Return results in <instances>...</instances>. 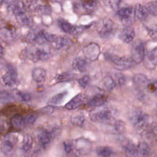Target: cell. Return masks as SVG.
Listing matches in <instances>:
<instances>
[{"mask_svg":"<svg viewBox=\"0 0 157 157\" xmlns=\"http://www.w3.org/2000/svg\"><path fill=\"white\" fill-rule=\"evenodd\" d=\"M52 53L47 46L29 47L25 48L21 53L23 58H27L34 62L45 61L51 56Z\"/></svg>","mask_w":157,"mask_h":157,"instance_id":"obj_1","label":"cell"},{"mask_svg":"<svg viewBox=\"0 0 157 157\" xmlns=\"http://www.w3.org/2000/svg\"><path fill=\"white\" fill-rule=\"evenodd\" d=\"M128 119L132 126L137 130L144 129L149 122L148 115L139 108L132 109L129 112Z\"/></svg>","mask_w":157,"mask_h":157,"instance_id":"obj_2","label":"cell"},{"mask_svg":"<svg viewBox=\"0 0 157 157\" xmlns=\"http://www.w3.org/2000/svg\"><path fill=\"white\" fill-rule=\"evenodd\" d=\"M91 121L109 125L115 118L113 117L112 110L107 107L101 106L94 108L90 113Z\"/></svg>","mask_w":157,"mask_h":157,"instance_id":"obj_3","label":"cell"},{"mask_svg":"<svg viewBox=\"0 0 157 157\" xmlns=\"http://www.w3.org/2000/svg\"><path fill=\"white\" fill-rule=\"evenodd\" d=\"M115 24L109 18L101 19L96 25V30L98 34L102 38L111 37L115 33Z\"/></svg>","mask_w":157,"mask_h":157,"instance_id":"obj_4","label":"cell"},{"mask_svg":"<svg viewBox=\"0 0 157 157\" xmlns=\"http://www.w3.org/2000/svg\"><path fill=\"white\" fill-rule=\"evenodd\" d=\"M105 58L112 64L113 66L118 70H126L134 66V63L131 58L127 56H119L109 53L105 54Z\"/></svg>","mask_w":157,"mask_h":157,"instance_id":"obj_5","label":"cell"},{"mask_svg":"<svg viewBox=\"0 0 157 157\" xmlns=\"http://www.w3.org/2000/svg\"><path fill=\"white\" fill-rule=\"evenodd\" d=\"M146 53L144 44L141 40H136L131 47V59L135 64L144 61Z\"/></svg>","mask_w":157,"mask_h":157,"instance_id":"obj_6","label":"cell"},{"mask_svg":"<svg viewBox=\"0 0 157 157\" xmlns=\"http://www.w3.org/2000/svg\"><path fill=\"white\" fill-rule=\"evenodd\" d=\"M117 13L121 23L126 26H130L134 21V10L130 6L118 9Z\"/></svg>","mask_w":157,"mask_h":157,"instance_id":"obj_7","label":"cell"},{"mask_svg":"<svg viewBox=\"0 0 157 157\" xmlns=\"http://www.w3.org/2000/svg\"><path fill=\"white\" fill-rule=\"evenodd\" d=\"M83 53L85 58L91 61H96L101 53L99 45L94 42H91L83 48Z\"/></svg>","mask_w":157,"mask_h":157,"instance_id":"obj_8","label":"cell"},{"mask_svg":"<svg viewBox=\"0 0 157 157\" xmlns=\"http://www.w3.org/2000/svg\"><path fill=\"white\" fill-rule=\"evenodd\" d=\"M18 79V73L15 67L9 65L6 72L2 75V80L4 83L9 86L16 84Z\"/></svg>","mask_w":157,"mask_h":157,"instance_id":"obj_9","label":"cell"},{"mask_svg":"<svg viewBox=\"0 0 157 157\" xmlns=\"http://www.w3.org/2000/svg\"><path fill=\"white\" fill-rule=\"evenodd\" d=\"M58 24L59 27L63 31L67 34H75L77 33H78L80 31H83L84 29H86L88 26H76L74 25H71L68 21L63 20L59 19L58 21Z\"/></svg>","mask_w":157,"mask_h":157,"instance_id":"obj_10","label":"cell"},{"mask_svg":"<svg viewBox=\"0 0 157 157\" xmlns=\"http://www.w3.org/2000/svg\"><path fill=\"white\" fill-rule=\"evenodd\" d=\"M73 150L75 149L77 152L80 155H86L91 150V144L90 142L83 138L78 139L72 143Z\"/></svg>","mask_w":157,"mask_h":157,"instance_id":"obj_11","label":"cell"},{"mask_svg":"<svg viewBox=\"0 0 157 157\" xmlns=\"http://www.w3.org/2000/svg\"><path fill=\"white\" fill-rule=\"evenodd\" d=\"M144 66L148 69H155L157 66V48L148 52L145 56Z\"/></svg>","mask_w":157,"mask_h":157,"instance_id":"obj_12","label":"cell"},{"mask_svg":"<svg viewBox=\"0 0 157 157\" xmlns=\"http://www.w3.org/2000/svg\"><path fill=\"white\" fill-rule=\"evenodd\" d=\"M107 97L102 93H97L93 95L88 101L87 105L93 108L103 106L107 101Z\"/></svg>","mask_w":157,"mask_h":157,"instance_id":"obj_13","label":"cell"},{"mask_svg":"<svg viewBox=\"0 0 157 157\" xmlns=\"http://www.w3.org/2000/svg\"><path fill=\"white\" fill-rule=\"evenodd\" d=\"M135 37V31L132 27L125 26L120 33L119 38L124 43H131Z\"/></svg>","mask_w":157,"mask_h":157,"instance_id":"obj_14","label":"cell"},{"mask_svg":"<svg viewBox=\"0 0 157 157\" xmlns=\"http://www.w3.org/2000/svg\"><path fill=\"white\" fill-rule=\"evenodd\" d=\"M123 151L126 157H139L137 147L130 141H126L122 145Z\"/></svg>","mask_w":157,"mask_h":157,"instance_id":"obj_15","label":"cell"},{"mask_svg":"<svg viewBox=\"0 0 157 157\" xmlns=\"http://www.w3.org/2000/svg\"><path fill=\"white\" fill-rule=\"evenodd\" d=\"M8 10L15 16L25 12V4L19 1H9L7 2Z\"/></svg>","mask_w":157,"mask_h":157,"instance_id":"obj_16","label":"cell"},{"mask_svg":"<svg viewBox=\"0 0 157 157\" xmlns=\"http://www.w3.org/2000/svg\"><path fill=\"white\" fill-rule=\"evenodd\" d=\"M84 99L85 96L83 94H78L65 105L66 109L72 110L77 109L83 104Z\"/></svg>","mask_w":157,"mask_h":157,"instance_id":"obj_17","label":"cell"},{"mask_svg":"<svg viewBox=\"0 0 157 157\" xmlns=\"http://www.w3.org/2000/svg\"><path fill=\"white\" fill-rule=\"evenodd\" d=\"M31 76L34 81L37 83H41L45 80L47 76L46 70L42 67H34L31 72Z\"/></svg>","mask_w":157,"mask_h":157,"instance_id":"obj_18","label":"cell"},{"mask_svg":"<svg viewBox=\"0 0 157 157\" xmlns=\"http://www.w3.org/2000/svg\"><path fill=\"white\" fill-rule=\"evenodd\" d=\"M71 44L70 39L66 37L58 36L56 35L55 39L52 43L53 47L57 49H64L67 48Z\"/></svg>","mask_w":157,"mask_h":157,"instance_id":"obj_19","label":"cell"},{"mask_svg":"<svg viewBox=\"0 0 157 157\" xmlns=\"http://www.w3.org/2000/svg\"><path fill=\"white\" fill-rule=\"evenodd\" d=\"M134 15L139 20L145 21L148 18L149 13L145 6L137 4L134 8Z\"/></svg>","mask_w":157,"mask_h":157,"instance_id":"obj_20","label":"cell"},{"mask_svg":"<svg viewBox=\"0 0 157 157\" xmlns=\"http://www.w3.org/2000/svg\"><path fill=\"white\" fill-rule=\"evenodd\" d=\"M10 124L11 125L17 129H23L26 126V123L24 118V115H15L10 119Z\"/></svg>","mask_w":157,"mask_h":157,"instance_id":"obj_21","label":"cell"},{"mask_svg":"<svg viewBox=\"0 0 157 157\" xmlns=\"http://www.w3.org/2000/svg\"><path fill=\"white\" fill-rule=\"evenodd\" d=\"M37 138L40 145L43 147H45L50 144L51 141L52 134L48 131L43 129L39 132Z\"/></svg>","mask_w":157,"mask_h":157,"instance_id":"obj_22","label":"cell"},{"mask_svg":"<svg viewBox=\"0 0 157 157\" xmlns=\"http://www.w3.org/2000/svg\"><path fill=\"white\" fill-rule=\"evenodd\" d=\"M72 67L75 70L80 72H83L86 70L87 62L82 58H76L72 62Z\"/></svg>","mask_w":157,"mask_h":157,"instance_id":"obj_23","label":"cell"},{"mask_svg":"<svg viewBox=\"0 0 157 157\" xmlns=\"http://www.w3.org/2000/svg\"><path fill=\"white\" fill-rule=\"evenodd\" d=\"M83 9V12L90 13L93 12L97 6V2L93 1H83L80 4H75Z\"/></svg>","mask_w":157,"mask_h":157,"instance_id":"obj_24","label":"cell"},{"mask_svg":"<svg viewBox=\"0 0 157 157\" xmlns=\"http://www.w3.org/2000/svg\"><path fill=\"white\" fill-rule=\"evenodd\" d=\"M33 144V139L29 134H25L21 143V150L25 152H28L32 147Z\"/></svg>","mask_w":157,"mask_h":157,"instance_id":"obj_25","label":"cell"},{"mask_svg":"<svg viewBox=\"0 0 157 157\" xmlns=\"http://www.w3.org/2000/svg\"><path fill=\"white\" fill-rule=\"evenodd\" d=\"M13 143L11 140L9 139L4 140L1 142V151L3 154L9 155L12 153L13 150Z\"/></svg>","mask_w":157,"mask_h":157,"instance_id":"obj_26","label":"cell"},{"mask_svg":"<svg viewBox=\"0 0 157 157\" xmlns=\"http://www.w3.org/2000/svg\"><path fill=\"white\" fill-rule=\"evenodd\" d=\"M134 83L139 87L147 86L149 83L148 78L142 74H137L133 77Z\"/></svg>","mask_w":157,"mask_h":157,"instance_id":"obj_27","label":"cell"},{"mask_svg":"<svg viewBox=\"0 0 157 157\" xmlns=\"http://www.w3.org/2000/svg\"><path fill=\"white\" fill-rule=\"evenodd\" d=\"M67 94V91H63L61 93H58L53 96H52L48 101L49 104L51 105H58L61 104L66 98Z\"/></svg>","mask_w":157,"mask_h":157,"instance_id":"obj_28","label":"cell"},{"mask_svg":"<svg viewBox=\"0 0 157 157\" xmlns=\"http://www.w3.org/2000/svg\"><path fill=\"white\" fill-rule=\"evenodd\" d=\"M77 78V75L75 74L71 73V72H64L62 73L61 74H59L56 78V82H66L71 81L73 80H75Z\"/></svg>","mask_w":157,"mask_h":157,"instance_id":"obj_29","label":"cell"},{"mask_svg":"<svg viewBox=\"0 0 157 157\" xmlns=\"http://www.w3.org/2000/svg\"><path fill=\"white\" fill-rule=\"evenodd\" d=\"M70 121L71 124L74 126L81 127L85 123V117L82 113L73 115L71 116Z\"/></svg>","mask_w":157,"mask_h":157,"instance_id":"obj_30","label":"cell"},{"mask_svg":"<svg viewBox=\"0 0 157 157\" xmlns=\"http://www.w3.org/2000/svg\"><path fill=\"white\" fill-rule=\"evenodd\" d=\"M109 126L112 127L113 131L116 133H121L125 129V124L123 121L119 120H114Z\"/></svg>","mask_w":157,"mask_h":157,"instance_id":"obj_31","label":"cell"},{"mask_svg":"<svg viewBox=\"0 0 157 157\" xmlns=\"http://www.w3.org/2000/svg\"><path fill=\"white\" fill-rule=\"evenodd\" d=\"M17 22L22 26H29L32 22L30 17L26 14V13H23L15 16Z\"/></svg>","mask_w":157,"mask_h":157,"instance_id":"obj_32","label":"cell"},{"mask_svg":"<svg viewBox=\"0 0 157 157\" xmlns=\"http://www.w3.org/2000/svg\"><path fill=\"white\" fill-rule=\"evenodd\" d=\"M102 85L104 88L109 91L112 90L114 87L116 86L115 80L110 75H107L104 77L102 80Z\"/></svg>","mask_w":157,"mask_h":157,"instance_id":"obj_33","label":"cell"},{"mask_svg":"<svg viewBox=\"0 0 157 157\" xmlns=\"http://www.w3.org/2000/svg\"><path fill=\"white\" fill-rule=\"evenodd\" d=\"M137 147L140 156H146L149 154L150 151V148L149 145L145 142H140Z\"/></svg>","mask_w":157,"mask_h":157,"instance_id":"obj_34","label":"cell"},{"mask_svg":"<svg viewBox=\"0 0 157 157\" xmlns=\"http://www.w3.org/2000/svg\"><path fill=\"white\" fill-rule=\"evenodd\" d=\"M96 153L100 157H110L113 151L112 148L107 146H102L96 148Z\"/></svg>","mask_w":157,"mask_h":157,"instance_id":"obj_35","label":"cell"},{"mask_svg":"<svg viewBox=\"0 0 157 157\" xmlns=\"http://www.w3.org/2000/svg\"><path fill=\"white\" fill-rule=\"evenodd\" d=\"M1 37L5 40H10L13 39L14 35L10 29L2 28L1 30Z\"/></svg>","mask_w":157,"mask_h":157,"instance_id":"obj_36","label":"cell"},{"mask_svg":"<svg viewBox=\"0 0 157 157\" xmlns=\"http://www.w3.org/2000/svg\"><path fill=\"white\" fill-rule=\"evenodd\" d=\"M149 14L153 16H157V3L155 2H148L145 6Z\"/></svg>","mask_w":157,"mask_h":157,"instance_id":"obj_37","label":"cell"},{"mask_svg":"<svg viewBox=\"0 0 157 157\" xmlns=\"http://www.w3.org/2000/svg\"><path fill=\"white\" fill-rule=\"evenodd\" d=\"M37 115L36 113H28L24 115V118L26 126L32 124L34 123L37 118Z\"/></svg>","mask_w":157,"mask_h":157,"instance_id":"obj_38","label":"cell"},{"mask_svg":"<svg viewBox=\"0 0 157 157\" xmlns=\"http://www.w3.org/2000/svg\"><path fill=\"white\" fill-rule=\"evenodd\" d=\"M16 94L18 97V98L23 102H28L31 100V94L28 93L21 91H17L16 93Z\"/></svg>","mask_w":157,"mask_h":157,"instance_id":"obj_39","label":"cell"},{"mask_svg":"<svg viewBox=\"0 0 157 157\" xmlns=\"http://www.w3.org/2000/svg\"><path fill=\"white\" fill-rule=\"evenodd\" d=\"M90 80V78L88 75H84L78 80V83L80 87L85 88L88 85Z\"/></svg>","mask_w":157,"mask_h":157,"instance_id":"obj_40","label":"cell"},{"mask_svg":"<svg viewBox=\"0 0 157 157\" xmlns=\"http://www.w3.org/2000/svg\"><path fill=\"white\" fill-rule=\"evenodd\" d=\"M147 30L148 31V33L149 36L153 38L156 39L157 38V25H153L151 27L147 28Z\"/></svg>","mask_w":157,"mask_h":157,"instance_id":"obj_41","label":"cell"},{"mask_svg":"<svg viewBox=\"0 0 157 157\" xmlns=\"http://www.w3.org/2000/svg\"><path fill=\"white\" fill-rule=\"evenodd\" d=\"M115 81L116 83V86H121L124 85L126 82V78L122 74H117L116 75V79L115 80Z\"/></svg>","mask_w":157,"mask_h":157,"instance_id":"obj_42","label":"cell"},{"mask_svg":"<svg viewBox=\"0 0 157 157\" xmlns=\"http://www.w3.org/2000/svg\"><path fill=\"white\" fill-rule=\"evenodd\" d=\"M63 147L64 152L66 155H69L73 151V146L72 144L69 142H63Z\"/></svg>","mask_w":157,"mask_h":157,"instance_id":"obj_43","label":"cell"},{"mask_svg":"<svg viewBox=\"0 0 157 157\" xmlns=\"http://www.w3.org/2000/svg\"><path fill=\"white\" fill-rule=\"evenodd\" d=\"M53 110H54V107L52 105H47L41 108V109H40V112L42 113L47 114V115H49V114H51L52 113H53Z\"/></svg>","mask_w":157,"mask_h":157,"instance_id":"obj_44","label":"cell"},{"mask_svg":"<svg viewBox=\"0 0 157 157\" xmlns=\"http://www.w3.org/2000/svg\"><path fill=\"white\" fill-rule=\"evenodd\" d=\"M151 132L157 139V125H154L151 128Z\"/></svg>","mask_w":157,"mask_h":157,"instance_id":"obj_45","label":"cell"},{"mask_svg":"<svg viewBox=\"0 0 157 157\" xmlns=\"http://www.w3.org/2000/svg\"><path fill=\"white\" fill-rule=\"evenodd\" d=\"M3 50H4V48H3V47L1 45V56L3 55Z\"/></svg>","mask_w":157,"mask_h":157,"instance_id":"obj_46","label":"cell"},{"mask_svg":"<svg viewBox=\"0 0 157 157\" xmlns=\"http://www.w3.org/2000/svg\"><path fill=\"white\" fill-rule=\"evenodd\" d=\"M26 157H33V156H26Z\"/></svg>","mask_w":157,"mask_h":157,"instance_id":"obj_47","label":"cell"},{"mask_svg":"<svg viewBox=\"0 0 157 157\" xmlns=\"http://www.w3.org/2000/svg\"><path fill=\"white\" fill-rule=\"evenodd\" d=\"M156 81H157V80H156Z\"/></svg>","mask_w":157,"mask_h":157,"instance_id":"obj_48","label":"cell"}]
</instances>
